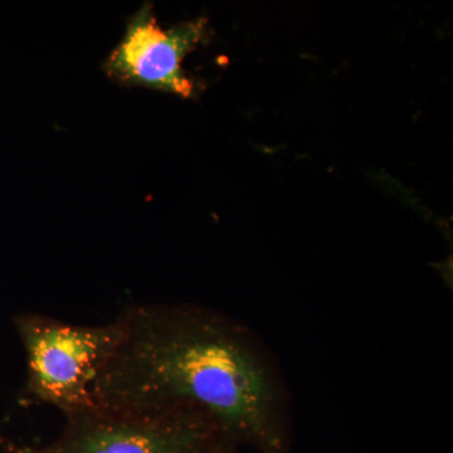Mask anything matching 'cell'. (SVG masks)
Wrapping results in <instances>:
<instances>
[{"mask_svg": "<svg viewBox=\"0 0 453 453\" xmlns=\"http://www.w3.org/2000/svg\"><path fill=\"white\" fill-rule=\"evenodd\" d=\"M124 336L92 389L119 410L187 407L240 447L294 453L290 395L275 357L255 333L202 306H133Z\"/></svg>", "mask_w": 453, "mask_h": 453, "instance_id": "obj_1", "label": "cell"}, {"mask_svg": "<svg viewBox=\"0 0 453 453\" xmlns=\"http://www.w3.org/2000/svg\"><path fill=\"white\" fill-rule=\"evenodd\" d=\"M12 453H235L238 446L210 417L187 407L119 410L95 404L65 417L50 445L17 446Z\"/></svg>", "mask_w": 453, "mask_h": 453, "instance_id": "obj_2", "label": "cell"}, {"mask_svg": "<svg viewBox=\"0 0 453 453\" xmlns=\"http://www.w3.org/2000/svg\"><path fill=\"white\" fill-rule=\"evenodd\" d=\"M14 325L26 350L27 395L65 417L94 407L95 381L124 336L121 315L88 326L26 312Z\"/></svg>", "mask_w": 453, "mask_h": 453, "instance_id": "obj_3", "label": "cell"}, {"mask_svg": "<svg viewBox=\"0 0 453 453\" xmlns=\"http://www.w3.org/2000/svg\"><path fill=\"white\" fill-rule=\"evenodd\" d=\"M207 35V20L203 18L164 29L154 17L153 5L145 4L131 17L104 70L122 85L192 97L196 85L184 73L183 62Z\"/></svg>", "mask_w": 453, "mask_h": 453, "instance_id": "obj_4", "label": "cell"}]
</instances>
